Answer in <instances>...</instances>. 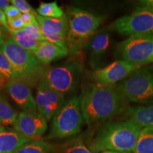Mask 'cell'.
<instances>
[{
  "label": "cell",
  "instance_id": "39",
  "mask_svg": "<svg viewBox=\"0 0 153 153\" xmlns=\"http://www.w3.org/2000/svg\"><path fill=\"white\" fill-rule=\"evenodd\" d=\"M2 128H3V127H2V126H1V123H0V129Z\"/></svg>",
  "mask_w": 153,
  "mask_h": 153
},
{
  "label": "cell",
  "instance_id": "36",
  "mask_svg": "<svg viewBox=\"0 0 153 153\" xmlns=\"http://www.w3.org/2000/svg\"><path fill=\"white\" fill-rule=\"evenodd\" d=\"M149 62H153V54H152V57H150V61H149Z\"/></svg>",
  "mask_w": 153,
  "mask_h": 153
},
{
  "label": "cell",
  "instance_id": "6",
  "mask_svg": "<svg viewBox=\"0 0 153 153\" xmlns=\"http://www.w3.org/2000/svg\"><path fill=\"white\" fill-rule=\"evenodd\" d=\"M116 87L127 101L142 104L153 103V70H136Z\"/></svg>",
  "mask_w": 153,
  "mask_h": 153
},
{
  "label": "cell",
  "instance_id": "13",
  "mask_svg": "<svg viewBox=\"0 0 153 153\" xmlns=\"http://www.w3.org/2000/svg\"><path fill=\"white\" fill-rule=\"evenodd\" d=\"M6 88L11 99L24 112H36V99L29 87L22 82L10 81Z\"/></svg>",
  "mask_w": 153,
  "mask_h": 153
},
{
  "label": "cell",
  "instance_id": "10",
  "mask_svg": "<svg viewBox=\"0 0 153 153\" xmlns=\"http://www.w3.org/2000/svg\"><path fill=\"white\" fill-rule=\"evenodd\" d=\"M65 97V95L49 87L45 80L41 78L38 83L35 99L38 113L46 120L52 119L64 104Z\"/></svg>",
  "mask_w": 153,
  "mask_h": 153
},
{
  "label": "cell",
  "instance_id": "8",
  "mask_svg": "<svg viewBox=\"0 0 153 153\" xmlns=\"http://www.w3.org/2000/svg\"><path fill=\"white\" fill-rule=\"evenodd\" d=\"M111 27L123 36L153 34V10L141 6L115 21Z\"/></svg>",
  "mask_w": 153,
  "mask_h": 153
},
{
  "label": "cell",
  "instance_id": "16",
  "mask_svg": "<svg viewBox=\"0 0 153 153\" xmlns=\"http://www.w3.org/2000/svg\"><path fill=\"white\" fill-rule=\"evenodd\" d=\"M28 141L14 129H0V153H14Z\"/></svg>",
  "mask_w": 153,
  "mask_h": 153
},
{
  "label": "cell",
  "instance_id": "32",
  "mask_svg": "<svg viewBox=\"0 0 153 153\" xmlns=\"http://www.w3.org/2000/svg\"><path fill=\"white\" fill-rule=\"evenodd\" d=\"M140 4L141 6L148 7V8H150V9L153 10V0H145V1H140Z\"/></svg>",
  "mask_w": 153,
  "mask_h": 153
},
{
  "label": "cell",
  "instance_id": "38",
  "mask_svg": "<svg viewBox=\"0 0 153 153\" xmlns=\"http://www.w3.org/2000/svg\"><path fill=\"white\" fill-rule=\"evenodd\" d=\"M112 152H99V153H111Z\"/></svg>",
  "mask_w": 153,
  "mask_h": 153
},
{
  "label": "cell",
  "instance_id": "29",
  "mask_svg": "<svg viewBox=\"0 0 153 153\" xmlns=\"http://www.w3.org/2000/svg\"><path fill=\"white\" fill-rule=\"evenodd\" d=\"M4 12V14L7 19L16 18V17L20 16L22 14L19 9L13 5H9Z\"/></svg>",
  "mask_w": 153,
  "mask_h": 153
},
{
  "label": "cell",
  "instance_id": "19",
  "mask_svg": "<svg viewBox=\"0 0 153 153\" xmlns=\"http://www.w3.org/2000/svg\"><path fill=\"white\" fill-rule=\"evenodd\" d=\"M14 153H56L53 145L43 140H28Z\"/></svg>",
  "mask_w": 153,
  "mask_h": 153
},
{
  "label": "cell",
  "instance_id": "37",
  "mask_svg": "<svg viewBox=\"0 0 153 153\" xmlns=\"http://www.w3.org/2000/svg\"><path fill=\"white\" fill-rule=\"evenodd\" d=\"M111 153H131V152H112Z\"/></svg>",
  "mask_w": 153,
  "mask_h": 153
},
{
  "label": "cell",
  "instance_id": "34",
  "mask_svg": "<svg viewBox=\"0 0 153 153\" xmlns=\"http://www.w3.org/2000/svg\"><path fill=\"white\" fill-rule=\"evenodd\" d=\"M4 37H5V33L4 30L2 26H0V48L2 47V45L4 43Z\"/></svg>",
  "mask_w": 153,
  "mask_h": 153
},
{
  "label": "cell",
  "instance_id": "17",
  "mask_svg": "<svg viewBox=\"0 0 153 153\" xmlns=\"http://www.w3.org/2000/svg\"><path fill=\"white\" fill-rule=\"evenodd\" d=\"M127 111L129 119L141 128H153V104L128 106Z\"/></svg>",
  "mask_w": 153,
  "mask_h": 153
},
{
  "label": "cell",
  "instance_id": "18",
  "mask_svg": "<svg viewBox=\"0 0 153 153\" xmlns=\"http://www.w3.org/2000/svg\"><path fill=\"white\" fill-rule=\"evenodd\" d=\"M34 14L41 28H43L51 33L68 36V22L66 14H65L61 18L43 17L40 16L35 11H34Z\"/></svg>",
  "mask_w": 153,
  "mask_h": 153
},
{
  "label": "cell",
  "instance_id": "2",
  "mask_svg": "<svg viewBox=\"0 0 153 153\" xmlns=\"http://www.w3.org/2000/svg\"><path fill=\"white\" fill-rule=\"evenodd\" d=\"M141 128L133 120L115 121L101 127L88 143L91 152H133Z\"/></svg>",
  "mask_w": 153,
  "mask_h": 153
},
{
  "label": "cell",
  "instance_id": "26",
  "mask_svg": "<svg viewBox=\"0 0 153 153\" xmlns=\"http://www.w3.org/2000/svg\"><path fill=\"white\" fill-rule=\"evenodd\" d=\"M23 29L30 37L36 40V41L41 42L46 41L45 38H44L43 33H42L41 26L38 24V21H36V22L33 23V24L25 26Z\"/></svg>",
  "mask_w": 153,
  "mask_h": 153
},
{
  "label": "cell",
  "instance_id": "28",
  "mask_svg": "<svg viewBox=\"0 0 153 153\" xmlns=\"http://www.w3.org/2000/svg\"><path fill=\"white\" fill-rule=\"evenodd\" d=\"M7 23L9 28V32L11 30H22L25 27V24L20 16L16 18L7 19Z\"/></svg>",
  "mask_w": 153,
  "mask_h": 153
},
{
  "label": "cell",
  "instance_id": "5",
  "mask_svg": "<svg viewBox=\"0 0 153 153\" xmlns=\"http://www.w3.org/2000/svg\"><path fill=\"white\" fill-rule=\"evenodd\" d=\"M85 123L80 108L79 97H74L65 101L52 118L47 139H61L76 135Z\"/></svg>",
  "mask_w": 153,
  "mask_h": 153
},
{
  "label": "cell",
  "instance_id": "25",
  "mask_svg": "<svg viewBox=\"0 0 153 153\" xmlns=\"http://www.w3.org/2000/svg\"><path fill=\"white\" fill-rule=\"evenodd\" d=\"M59 153H92L81 140H74L66 143Z\"/></svg>",
  "mask_w": 153,
  "mask_h": 153
},
{
  "label": "cell",
  "instance_id": "14",
  "mask_svg": "<svg viewBox=\"0 0 153 153\" xmlns=\"http://www.w3.org/2000/svg\"><path fill=\"white\" fill-rule=\"evenodd\" d=\"M33 54L43 65H46L53 61L60 60L69 54L68 49H64L51 42L41 41Z\"/></svg>",
  "mask_w": 153,
  "mask_h": 153
},
{
  "label": "cell",
  "instance_id": "22",
  "mask_svg": "<svg viewBox=\"0 0 153 153\" xmlns=\"http://www.w3.org/2000/svg\"><path fill=\"white\" fill-rule=\"evenodd\" d=\"M11 39L16 43L17 45L22 47L26 51H30L33 53L34 51L37 49L41 41H38L30 37L24 29L19 30H11Z\"/></svg>",
  "mask_w": 153,
  "mask_h": 153
},
{
  "label": "cell",
  "instance_id": "9",
  "mask_svg": "<svg viewBox=\"0 0 153 153\" xmlns=\"http://www.w3.org/2000/svg\"><path fill=\"white\" fill-rule=\"evenodd\" d=\"M78 74L79 70L75 65L65 63L46 69L42 79L55 91L65 95L75 88Z\"/></svg>",
  "mask_w": 153,
  "mask_h": 153
},
{
  "label": "cell",
  "instance_id": "24",
  "mask_svg": "<svg viewBox=\"0 0 153 153\" xmlns=\"http://www.w3.org/2000/svg\"><path fill=\"white\" fill-rule=\"evenodd\" d=\"M0 74L6 79L10 81H16V74L13 70L10 61L0 48Z\"/></svg>",
  "mask_w": 153,
  "mask_h": 153
},
{
  "label": "cell",
  "instance_id": "30",
  "mask_svg": "<svg viewBox=\"0 0 153 153\" xmlns=\"http://www.w3.org/2000/svg\"><path fill=\"white\" fill-rule=\"evenodd\" d=\"M20 17L22 19L23 22H24L25 26L33 24V23L36 22L37 21L36 20L35 14H34V11L33 12L30 13H22L20 15Z\"/></svg>",
  "mask_w": 153,
  "mask_h": 153
},
{
  "label": "cell",
  "instance_id": "21",
  "mask_svg": "<svg viewBox=\"0 0 153 153\" xmlns=\"http://www.w3.org/2000/svg\"><path fill=\"white\" fill-rule=\"evenodd\" d=\"M18 114L9 101L0 94V123L2 127L14 126Z\"/></svg>",
  "mask_w": 153,
  "mask_h": 153
},
{
  "label": "cell",
  "instance_id": "23",
  "mask_svg": "<svg viewBox=\"0 0 153 153\" xmlns=\"http://www.w3.org/2000/svg\"><path fill=\"white\" fill-rule=\"evenodd\" d=\"M36 13L40 16L48 18H61L65 15L64 11L56 1L41 2L36 9Z\"/></svg>",
  "mask_w": 153,
  "mask_h": 153
},
{
  "label": "cell",
  "instance_id": "3",
  "mask_svg": "<svg viewBox=\"0 0 153 153\" xmlns=\"http://www.w3.org/2000/svg\"><path fill=\"white\" fill-rule=\"evenodd\" d=\"M67 18L69 53L77 55L85 43L96 33L101 24V19L89 11L74 7L68 9Z\"/></svg>",
  "mask_w": 153,
  "mask_h": 153
},
{
  "label": "cell",
  "instance_id": "27",
  "mask_svg": "<svg viewBox=\"0 0 153 153\" xmlns=\"http://www.w3.org/2000/svg\"><path fill=\"white\" fill-rule=\"evenodd\" d=\"M11 3L18 9L21 13H30L33 11L32 7L26 0H11Z\"/></svg>",
  "mask_w": 153,
  "mask_h": 153
},
{
  "label": "cell",
  "instance_id": "31",
  "mask_svg": "<svg viewBox=\"0 0 153 153\" xmlns=\"http://www.w3.org/2000/svg\"><path fill=\"white\" fill-rule=\"evenodd\" d=\"M0 26H2L3 28H6L8 31H9L8 23H7V19L5 16L4 12L3 11H1V9H0Z\"/></svg>",
  "mask_w": 153,
  "mask_h": 153
},
{
  "label": "cell",
  "instance_id": "20",
  "mask_svg": "<svg viewBox=\"0 0 153 153\" xmlns=\"http://www.w3.org/2000/svg\"><path fill=\"white\" fill-rule=\"evenodd\" d=\"M133 153H153V128L141 129Z\"/></svg>",
  "mask_w": 153,
  "mask_h": 153
},
{
  "label": "cell",
  "instance_id": "35",
  "mask_svg": "<svg viewBox=\"0 0 153 153\" xmlns=\"http://www.w3.org/2000/svg\"><path fill=\"white\" fill-rule=\"evenodd\" d=\"M3 79L4 78H0V87H1V85L3 84Z\"/></svg>",
  "mask_w": 153,
  "mask_h": 153
},
{
  "label": "cell",
  "instance_id": "4",
  "mask_svg": "<svg viewBox=\"0 0 153 153\" xmlns=\"http://www.w3.org/2000/svg\"><path fill=\"white\" fill-rule=\"evenodd\" d=\"M1 50L10 61L16 74V82L27 86L39 82L45 70L33 53L22 48L11 38L4 42Z\"/></svg>",
  "mask_w": 153,
  "mask_h": 153
},
{
  "label": "cell",
  "instance_id": "11",
  "mask_svg": "<svg viewBox=\"0 0 153 153\" xmlns=\"http://www.w3.org/2000/svg\"><path fill=\"white\" fill-rule=\"evenodd\" d=\"M140 67L123 60H116L104 68L97 69L90 74V79L95 84L114 85L116 82L128 77Z\"/></svg>",
  "mask_w": 153,
  "mask_h": 153
},
{
  "label": "cell",
  "instance_id": "12",
  "mask_svg": "<svg viewBox=\"0 0 153 153\" xmlns=\"http://www.w3.org/2000/svg\"><path fill=\"white\" fill-rule=\"evenodd\" d=\"M14 129L28 139L39 140L46 131L47 120L38 112H24L18 114Z\"/></svg>",
  "mask_w": 153,
  "mask_h": 153
},
{
  "label": "cell",
  "instance_id": "33",
  "mask_svg": "<svg viewBox=\"0 0 153 153\" xmlns=\"http://www.w3.org/2000/svg\"><path fill=\"white\" fill-rule=\"evenodd\" d=\"M10 2L11 1H9V0H0V9L4 11L9 6Z\"/></svg>",
  "mask_w": 153,
  "mask_h": 153
},
{
  "label": "cell",
  "instance_id": "40",
  "mask_svg": "<svg viewBox=\"0 0 153 153\" xmlns=\"http://www.w3.org/2000/svg\"><path fill=\"white\" fill-rule=\"evenodd\" d=\"M0 78H4V77H3V76L1 75V74H0Z\"/></svg>",
  "mask_w": 153,
  "mask_h": 153
},
{
  "label": "cell",
  "instance_id": "15",
  "mask_svg": "<svg viewBox=\"0 0 153 153\" xmlns=\"http://www.w3.org/2000/svg\"><path fill=\"white\" fill-rule=\"evenodd\" d=\"M111 36L107 32H99L90 38L83 47L89 52L90 60L94 65H97L99 59L106 53L110 44Z\"/></svg>",
  "mask_w": 153,
  "mask_h": 153
},
{
  "label": "cell",
  "instance_id": "1",
  "mask_svg": "<svg viewBox=\"0 0 153 153\" xmlns=\"http://www.w3.org/2000/svg\"><path fill=\"white\" fill-rule=\"evenodd\" d=\"M80 108L87 125L109 119L125 111L127 101L116 85L87 83L82 87Z\"/></svg>",
  "mask_w": 153,
  "mask_h": 153
},
{
  "label": "cell",
  "instance_id": "7",
  "mask_svg": "<svg viewBox=\"0 0 153 153\" xmlns=\"http://www.w3.org/2000/svg\"><path fill=\"white\" fill-rule=\"evenodd\" d=\"M118 49L123 60L138 67L148 64L153 54V34L129 36Z\"/></svg>",
  "mask_w": 153,
  "mask_h": 153
}]
</instances>
